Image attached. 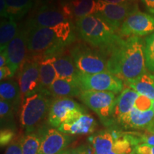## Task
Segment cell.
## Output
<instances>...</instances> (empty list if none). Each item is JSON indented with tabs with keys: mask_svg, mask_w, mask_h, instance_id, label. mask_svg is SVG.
<instances>
[{
	"mask_svg": "<svg viewBox=\"0 0 154 154\" xmlns=\"http://www.w3.org/2000/svg\"><path fill=\"white\" fill-rule=\"evenodd\" d=\"M104 57L107 61L108 72L127 84L146 73L144 43L138 36H120Z\"/></svg>",
	"mask_w": 154,
	"mask_h": 154,
	"instance_id": "obj_1",
	"label": "cell"
},
{
	"mask_svg": "<svg viewBox=\"0 0 154 154\" xmlns=\"http://www.w3.org/2000/svg\"><path fill=\"white\" fill-rule=\"evenodd\" d=\"M76 30L81 39L103 56L121 36L96 14L76 19Z\"/></svg>",
	"mask_w": 154,
	"mask_h": 154,
	"instance_id": "obj_2",
	"label": "cell"
},
{
	"mask_svg": "<svg viewBox=\"0 0 154 154\" xmlns=\"http://www.w3.org/2000/svg\"><path fill=\"white\" fill-rule=\"evenodd\" d=\"M54 99L49 91H39L23 100L19 121L26 134L35 132L43 126L42 124L49 116Z\"/></svg>",
	"mask_w": 154,
	"mask_h": 154,
	"instance_id": "obj_3",
	"label": "cell"
},
{
	"mask_svg": "<svg viewBox=\"0 0 154 154\" xmlns=\"http://www.w3.org/2000/svg\"><path fill=\"white\" fill-rule=\"evenodd\" d=\"M24 27L27 34L29 57L41 61L46 57L61 54L66 47V44L58 38L52 27Z\"/></svg>",
	"mask_w": 154,
	"mask_h": 154,
	"instance_id": "obj_4",
	"label": "cell"
},
{
	"mask_svg": "<svg viewBox=\"0 0 154 154\" xmlns=\"http://www.w3.org/2000/svg\"><path fill=\"white\" fill-rule=\"evenodd\" d=\"M80 101L97 114L101 122L106 126L115 124L114 109L116 98L111 91H82L79 96Z\"/></svg>",
	"mask_w": 154,
	"mask_h": 154,
	"instance_id": "obj_5",
	"label": "cell"
},
{
	"mask_svg": "<svg viewBox=\"0 0 154 154\" xmlns=\"http://www.w3.org/2000/svg\"><path fill=\"white\" fill-rule=\"evenodd\" d=\"M70 54L80 73L93 74L108 72L107 61L103 54L86 44H76L71 49Z\"/></svg>",
	"mask_w": 154,
	"mask_h": 154,
	"instance_id": "obj_6",
	"label": "cell"
},
{
	"mask_svg": "<svg viewBox=\"0 0 154 154\" xmlns=\"http://www.w3.org/2000/svg\"><path fill=\"white\" fill-rule=\"evenodd\" d=\"M75 83L82 91H111L118 94L123 91V81L109 72L98 74H79Z\"/></svg>",
	"mask_w": 154,
	"mask_h": 154,
	"instance_id": "obj_7",
	"label": "cell"
},
{
	"mask_svg": "<svg viewBox=\"0 0 154 154\" xmlns=\"http://www.w3.org/2000/svg\"><path fill=\"white\" fill-rule=\"evenodd\" d=\"M86 113L84 106L72 98H54L50 108L47 122L52 128H58L63 123L69 122Z\"/></svg>",
	"mask_w": 154,
	"mask_h": 154,
	"instance_id": "obj_8",
	"label": "cell"
},
{
	"mask_svg": "<svg viewBox=\"0 0 154 154\" xmlns=\"http://www.w3.org/2000/svg\"><path fill=\"white\" fill-rule=\"evenodd\" d=\"M138 10V5L134 1L124 4L109 3L103 0L96 1V14L103 19L116 32L125 19Z\"/></svg>",
	"mask_w": 154,
	"mask_h": 154,
	"instance_id": "obj_9",
	"label": "cell"
},
{
	"mask_svg": "<svg viewBox=\"0 0 154 154\" xmlns=\"http://www.w3.org/2000/svg\"><path fill=\"white\" fill-rule=\"evenodd\" d=\"M154 32V14L136 11L124 21L118 34L121 37L143 36Z\"/></svg>",
	"mask_w": 154,
	"mask_h": 154,
	"instance_id": "obj_10",
	"label": "cell"
},
{
	"mask_svg": "<svg viewBox=\"0 0 154 154\" xmlns=\"http://www.w3.org/2000/svg\"><path fill=\"white\" fill-rule=\"evenodd\" d=\"M19 69L18 83L23 101L26 97L39 91L40 61L28 57Z\"/></svg>",
	"mask_w": 154,
	"mask_h": 154,
	"instance_id": "obj_11",
	"label": "cell"
},
{
	"mask_svg": "<svg viewBox=\"0 0 154 154\" xmlns=\"http://www.w3.org/2000/svg\"><path fill=\"white\" fill-rule=\"evenodd\" d=\"M7 54V66L13 74H16L26 59L27 54V34L26 29H19L15 37L6 49Z\"/></svg>",
	"mask_w": 154,
	"mask_h": 154,
	"instance_id": "obj_12",
	"label": "cell"
},
{
	"mask_svg": "<svg viewBox=\"0 0 154 154\" xmlns=\"http://www.w3.org/2000/svg\"><path fill=\"white\" fill-rule=\"evenodd\" d=\"M42 140L38 154H58L64 151L74 138L55 128L42 126Z\"/></svg>",
	"mask_w": 154,
	"mask_h": 154,
	"instance_id": "obj_13",
	"label": "cell"
},
{
	"mask_svg": "<svg viewBox=\"0 0 154 154\" xmlns=\"http://www.w3.org/2000/svg\"><path fill=\"white\" fill-rule=\"evenodd\" d=\"M66 21H69V19L60 8L58 9L55 6L46 4L34 11L26 22L25 26L53 27Z\"/></svg>",
	"mask_w": 154,
	"mask_h": 154,
	"instance_id": "obj_14",
	"label": "cell"
},
{
	"mask_svg": "<svg viewBox=\"0 0 154 154\" xmlns=\"http://www.w3.org/2000/svg\"><path fill=\"white\" fill-rule=\"evenodd\" d=\"M98 124L95 119L87 113L69 122L63 123L57 128L59 131L68 135H86L95 131Z\"/></svg>",
	"mask_w": 154,
	"mask_h": 154,
	"instance_id": "obj_15",
	"label": "cell"
},
{
	"mask_svg": "<svg viewBox=\"0 0 154 154\" xmlns=\"http://www.w3.org/2000/svg\"><path fill=\"white\" fill-rule=\"evenodd\" d=\"M95 0H65L60 9L66 18L76 19L96 14Z\"/></svg>",
	"mask_w": 154,
	"mask_h": 154,
	"instance_id": "obj_16",
	"label": "cell"
},
{
	"mask_svg": "<svg viewBox=\"0 0 154 154\" xmlns=\"http://www.w3.org/2000/svg\"><path fill=\"white\" fill-rule=\"evenodd\" d=\"M116 124L124 128L146 130L154 128L153 110L142 112L134 108L128 115L119 120Z\"/></svg>",
	"mask_w": 154,
	"mask_h": 154,
	"instance_id": "obj_17",
	"label": "cell"
},
{
	"mask_svg": "<svg viewBox=\"0 0 154 154\" xmlns=\"http://www.w3.org/2000/svg\"><path fill=\"white\" fill-rule=\"evenodd\" d=\"M120 131L103 130L90 136L88 140L92 145L93 154H110L116 139L120 136Z\"/></svg>",
	"mask_w": 154,
	"mask_h": 154,
	"instance_id": "obj_18",
	"label": "cell"
},
{
	"mask_svg": "<svg viewBox=\"0 0 154 154\" xmlns=\"http://www.w3.org/2000/svg\"><path fill=\"white\" fill-rule=\"evenodd\" d=\"M138 95L139 94L137 92L130 87L125 88L121 91L120 95L116 98L113 113L115 123L118 122L131 111Z\"/></svg>",
	"mask_w": 154,
	"mask_h": 154,
	"instance_id": "obj_19",
	"label": "cell"
},
{
	"mask_svg": "<svg viewBox=\"0 0 154 154\" xmlns=\"http://www.w3.org/2000/svg\"><path fill=\"white\" fill-rule=\"evenodd\" d=\"M54 66L57 74V79L75 82L79 72L76 67L72 57L60 54L54 58Z\"/></svg>",
	"mask_w": 154,
	"mask_h": 154,
	"instance_id": "obj_20",
	"label": "cell"
},
{
	"mask_svg": "<svg viewBox=\"0 0 154 154\" xmlns=\"http://www.w3.org/2000/svg\"><path fill=\"white\" fill-rule=\"evenodd\" d=\"M0 98L12 105L16 112L22 105V94L19 83L14 80L1 82L0 84Z\"/></svg>",
	"mask_w": 154,
	"mask_h": 154,
	"instance_id": "obj_21",
	"label": "cell"
},
{
	"mask_svg": "<svg viewBox=\"0 0 154 154\" xmlns=\"http://www.w3.org/2000/svg\"><path fill=\"white\" fill-rule=\"evenodd\" d=\"M49 91L54 98L79 97L82 92L75 82L60 79H57L52 83Z\"/></svg>",
	"mask_w": 154,
	"mask_h": 154,
	"instance_id": "obj_22",
	"label": "cell"
},
{
	"mask_svg": "<svg viewBox=\"0 0 154 154\" xmlns=\"http://www.w3.org/2000/svg\"><path fill=\"white\" fill-rule=\"evenodd\" d=\"M54 57H46L40 61V90L49 91L52 83L57 79L54 66Z\"/></svg>",
	"mask_w": 154,
	"mask_h": 154,
	"instance_id": "obj_23",
	"label": "cell"
},
{
	"mask_svg": "<svg viewBox=\"0 0 154 154\" xmlns=\"http://www.w3.org/2000/svg\"><path fill=\"white\" fill-rule=\"evenodd\" d=\"M7 12L10 20H20L32 9L34 0H6Z\"/></svg>",
	"mask_w": 154,
	"mask_h": 154,
	"instance_id": "obj_24",
	"label": "cell"
},
{
	"mask_svg": "<svg viewBox=\"0 0 154 154\" xmlns=\"http://www.w3.org/2000/svg\"><path fill=\"white\" fill-rule=\"evenodd\" d=\"M128 85L139 95L145 96L154 101V75L146 72Z\"/></svg>",
	"mask_w": 154,
	"mask_h": 154,
	"instance_id": "obj_25",
	"label": "cell"
},
{
	"mask_svg": "<svg viewBox=\"0 0 154 154\" xmlns=\"http://www.w3.org/2000/svg\"><path fill=\"white\" fill-rule=\"evenodd\" d=\"M17 24L10 19H3L0 24V49L1 51L7 49L9 43L18 32Z\"/></svg>",
	"mask_w": 154,
	"mask_h": 154,
	"instance_id": "obj_26",
	"label": "cell"
},
{
	"mask_svg": "<svg viewBox=\"0 0 154 154\" xmlns=\"http://www.w3.org/2000/svg\"><path fill=\"white\" fill-rule=\"evenodd\" d=\"M21 140L23 154H38L42 140V129L26 134Z\"/></svg>",
	"mask_w": 154,
	"mask_h": 154,
	"instance_id": "obj_27",
	"label": "cell"
},
{
	"mask_svg": "<svg viewBox=\"0 0 154 154\" xmlns=\"http://www.w3.org/2000/svg\"><path fill=\"white\" fill-rule=\"evenodd\" d=\"M14 110L12 105L8 102L0 101V118H1V129L9 128L14 131Z\"/></svg>",
	"mask_w": 154,
	"mask_h": 154,
	"instance_id": "obj_28",
	"label": "cell"
},
{
	"mask_svg": "<svg viewBox=\"0 0 154 154\" xmlns=\"http://www.w3.org/2000/svg\"><path fill=\"white\" fill-rule=\"evenodd\" d=\"M146 66L150 72H154V32L146 38L144 42Z\"/></svg>",
	"mask_w": 154,
	"mask_h": 154,
	"instance_id": "obj_29",
	"label": "cell"
},
{
	"mask_svg": "<svg viewBox=\"0 0 154 154\" xmlns=\"http://www.w3.org/2000/svg\"><path fill=\"white\" fill-rule=\"evenodd\" d=\"M136 140L137 146L139 144H147L154 146V128L146 129L145 132H131Z\"/></svg>",
	"mask_w": 154,
	"mask_h": 154,
	"instance_id": "obj_30",
	"label": "cell"
},
{
	"mask_svg": "<svg viewBox=\"0 0 154 154\" xmlns=\"http://www.w3.org/2000/svg\"><path fill=\"white\" fill-rule=\"evenodd\" d=\"M153 101L143 95H138L134 103V108L137 110L145 112L153 109Z\"/></svg>",
	"mask_w": 154,
	"mask_h": 154,
	"instance_id": "obj_31",
	"label": "cell"
},
{
	"mask_svg": "<svg viewBox=\"0 0 154 154\" xmlns=\"http://www.w3.org/2000/svg\"><path fill=\"white\" fill-rule=\"evenodd\" d=\"M14 131L9 128H3L1 129V134H0V143L1 146L9 145L14 138Z\"/></svg>",
	"mask_w": 154,
	"mask_h": 154,
	"instance_id": "obj_32",
	"label": "cell"
},
{
	"mask_svg": "<svg viewBox=\"0 0 154 154\" xmlns=\"http://www.w3.org/2000/svg\"><path fill=\"white\" fill-rule=\"evenodd\" d=\"M5 154H23L22 140H13L7 148Z\"/></svg>",
	"mask_w": 154,
	"mask_h": 154,
	"instance_id": "obj_33",
	"label": "cell"
},
{
	"mask_svg": "<svg viewBox=\"0 0 154 154\" xmlns=\"http://www.w3.org/2000/svg\"><path fill=\"white\" fill-rule=\"evenodd\" d=\"M136 154H154V146L147 144H139L135 147Z\"/></svg>",
	"mask_w": 154,
	"mask_h": 154,
	"instance_id": "obj_34",
	"label": "cell"
},
{
	"mask_svg": "<svg viewBox=\"0 0 154 154\" xmlns=\"http://www.w3.org/2000/svg\"><path fill=\"white\" fill-rule=\"evenodd\" d=\"M13 76H14V74H12L9 66H5L0 68V80H1V82H2V80H5L6 79L11 78Z\"/></svg>",
	"mask_w": 154,
	"mask_h": 154,
	"instance_id": "obj_35",
	"label": "cell"
},
{
	"mask_svg": "<svg viewBox=\"0 0 154 154\" xmlns=\"http://www.w3.org/2000/svg\"><path fill=\"white\" fill-rule=\"evenodd\" d=\"M70 154H91V153L87 146H81L76 149H72Z\"/></svg>",
	"mask_w": 154,
	"mask_h": 154,
	"instance_id": "obj_36",
	"label": "cell"
},
{
	"mask_svg": "<svg viewBox=\"0 0 154 154\" xmlns=\"http://www.w3.org/2000/svg\"><path fill=\"white\" fill-rule=\"evenodd\" d=\"M0 14H1V17L7 19H9L6 0H0Z\"/></svg>",
	"mask_w": 154,
	"mask_h": 154,
	"instance_id": "obj_37",
	"label": "cell"
},
{
	"mask_svg": "<svg viewBox=\"0 0 154 154\" xmlns=\"http://www.w3.org/2000/svg\"><path fill=\"white\" fill-rule=\"evenodd\" d=\"M7 66V54L6 50L1 51L0 54V68Z\"/></svg>",
	"mask_w": 154,
	"mask_h": 154,
	"instance_id": "obj_38",
	"label": "cell"
},
{
	"mask_svg": "<svg viewBox=\"0 0 154 154\" xmlns=\"http://www.w3.org/2000/svg\"><path fill=\"white\" fill-rule=\"evenodd\" d=\"M143 2L148 10L154 14V0H143Z\"/></svg>",
	"mask_w": 154,
	"mask_h": 154,
	"instance_id": "obj_39",
	"label": "cell"
},
{
	"mask_svg": "<svg viewBox=\"0 0 154 154\" xmlns=\"http://www.w3.org/2000/svg\"><path fill=\"white\" fill-rule=\"evenodd\" d=\"M103 1L112 4H124L127 2H131L134 1V0H103Z\"/></svg>",
	"mask_w": 154,
	"mask_h": 154,
	"instance_id": "obj_40",
	"label": "cell"
},
{
	"mask_svg": "<svg viewBox=\"0 0 154 154\" xmlns=\"http://www.w3.org/2000/svg\"><path fill=\"white\" fill-rule=\"evenodd\" d=\"M71 151H72V149H65L64 151H61V153H59L58 154H70Z\"/></svg>",
	"mask_w": 154,
	"mask_h": 154,
	"instance_id": "obj_41",
	"label": "cell"
},
{
	"mask_svg": "<svg viewBox=\"0 0 154 154\" xmlns=\"http://www.w3.org/2000/svg\"><path fill=\"white\" fill-rule=\"evenodd\" d=\"M153 112H154V101H153Z\"/></svg>",
	"mask_w": 154,
	"mask_h": 154,
	"instance_id": "obj_42",
	"label": "cell"
},
{
	"mask_svg": "<svg viewBox=\"0 0 154 154\" xmlns=\"http://www.w3.org/2000/svg\"><path fill=\"white\" fill-rule=\"evenodd\" d=\"M131 154H134V153H131Z\"/></svg>",
	"mask_w": 154,
	"mask_h": 154,
	"instance_id": "obj_43",
	"label": "cell"
},
{
	"mask_svg": "<svg viewBox=\"0 0 154 154\" xmlns=\"http://www.w3.org/2000/svg\"><path fill=\"white\" fill-rule=\"evenodd\" d=\"M134 154H136V153H134Z\"/></svg>",
	"mask_w": 154,
	"mask_h": 154,
	"instance_id": "obj_44",
	"label": "cell"
}]
</instances>
